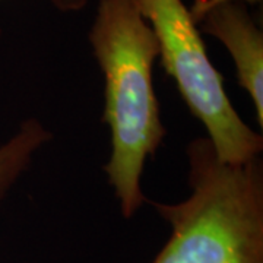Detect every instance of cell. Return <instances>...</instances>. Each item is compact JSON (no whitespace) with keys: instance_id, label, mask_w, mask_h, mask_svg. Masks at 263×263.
Returning <instances> with one entry per match:
<instances>
[{"instance_id":"obj_4","label":"cell","mask_w":263,"mask_h":263,"mask_svg":"<svg viewBox=\"0 0 263 263\" xmlns=\"http://www.w3.org/2000/svg\"><path fill=\"white\" fill-rule=\"evenodd\" d=\"M243 2H222L196 19L202 31L228 50L237 81L250 95L259 127H263V34Z\"/></svg>"},{"instance_id":"obj_1","label":"cell","mask_w":263,"mask_h":263,"mask_svg":"<svg viewBox=\"0 0 263 263\" xmlns=\"http://www.w3.org/2000/svg\"><path fill=\"white\" fill-rule=\"evenodd\" d=\"M89 43L104 75V123L111 132L108 184L126 219L146 202L142 176L165 138L154 88L160 54L154 31L130 0H100Z\"/></svg>"},{"instance_id":"obj_2","label":"cell","mask_w":263,"mask_h":263,"mask_svg":"<svg viewBox=\"0 0 263 263\" xmlns=\"http://www.w3.org/2000/svg\"><path fill=\"white\" fill-rule=\"evenodd\" d=\"M190 196L149 202L171 227L152 263H263V161L231 165L208 138L186 149Z\"/></svg>"},{"instance_id":"obj_6","label":"cell","mask_w":263,"mask_h":263,"mask_svg":"<svg viewBox=\"0 0 263 263\" xmlns=\"http://www.w3.org/2000/svg\"><path fill=\"white\" fill-rule=\"evenodd\" d=\"M222 2H231V0H193V6L189 9V12H190V16H192V19L196 22V19L199 18L205 10L209 9V8H212V6H215V5H218V3H222ZM237 2H243V3L256 5V3H259V2H262V0H237Z\"/></svg>"},{"instance_id":"obj_5","label":"cell","mask_w":263,"mask_h":263,"mask_svg":"<svg viewBox=\"0 0 263 263\" xmlns=\"http://www.w3.org/2000/svg\"><path fill=\"white\" fill-rule=\"evenodd\" d=\"M53 139L51 132L35 117L21 123L18 130L0 145V202L28 171L40 151Z\"/></svg>"},{"instance_id":"obj_7","label":"cell","mask_w":263,"mask_h":263,"mask_svg":"<svg viewBox=\"0 0 263 263\" xmlns=\"http://www.w3.org/2000/svg\"><path fill=\"white\" fill-rule=\"evenodd\" d=\"M56 9L62 12H78L84 9L88 0H50Z\"/></svg>"},{"instance_id":"obj_3","label":"cell","mask_w":263,"mask_h":263,"mask_svg":"<svg viewBox=\"0 0 263 263\" xmlns=\"http://www.w3.org/2000/svg\"><path fill=\"white\" fill-rule=\"evenodd\" d=\"M130 2L154 31L161 65L176 81L190 113L205 126L218 158L231 165L259 158L262 133L253 130L235 111L224 88V76L212 65L183 0Z\"/></svg>"}]
</instances>
